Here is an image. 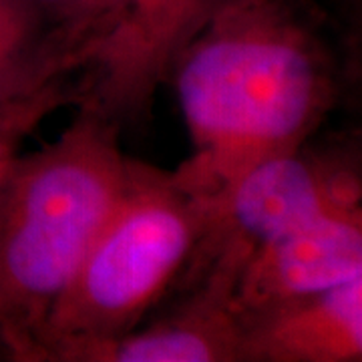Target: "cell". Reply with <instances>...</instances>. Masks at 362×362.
<instances>
[{"label":"cell","instance_id":"ba28073f","mask_svg":"<svg viewBox=\"0 0 362 362\" xmlns=\"http://www.w3.org/2000/svg\"><path fill=\"white\" fill-rule=\"evenodd\" d=\"M242 320L226 300L194 290L175 312L89 349L78 362H240Z\"/></svg>","mask_w":362,"mask_h":362},{"label":"cell","instance_id":"8992f818","mask_svg":"<svg viewBox=\"0 0 362 362\" xmlns=\"http://www.w3.org/2000/svg\"><path fill=\"white\" fill-rule=\"evenodd\" d=\"M362 276V207L328 214L259 246L240 270L230 308L246 320Z\"/></svg>","mask_w":362,"mask_h":362},{"label":"cell","instance_id":"3957f363","mask_svg":"<svg viewBox=\"0 0 362 362\" xmlns=\"http://www.w3.org/2000/svg\"><path fill=\"white\" fill-rule=\"evenodd\" d=\"M207 209L209 197L173 173L135 163L123 199L42 324L35 361L78 362L139 326L187 268Z\"/></svg>","mask_w":362,"mask_h":362},{"label":"cell","instance_id":"9c48e42d","mask_svg":"<svg viewBox=\"0 0 362 362\" xmlns=\"http://www.w3.org/2000/svg\"><path fill=\"white\" fill-rule=\"evenodd\" d=\"M71 52L33 0H0V111L59 89Z\"/></svg>","mask_w":362,"mask_h":362},{"label":"cell","instance_id":"7a4b0ae2","mask_svg":"<svg viewBox=\"0 0 362 362\" xmlns=\"http://www.w3.org/2000/svg\"><path fill=\"white\" fill-rule=\"evenodd\" d=\"M115 123L83 109L51 145L18 157L0 206V344L35 361L37 338L129 187Z\"/></svg>","mask_w":362,"mask_h":362},{"label":"cell","instance_id":"8fae6325","mask_svg":"<svg viewBox=\"0 0 362 362\" xmlns=\"http://www.w3.org/2000/svg\"><path fill=\"white\" fill-rule=\"evenodd\" d=\"M63 101L65 93L54 89L35 101L0 111V206L14 165L21 157L25 137L39 125L42 117L51 115V111H54Z\"/></svg>","mask_w":362,"mask_h":362},{"label":"cell","instance_id":"277c9868","mask_svg":"<svg viewBox=\"0 0 362 362\" xmlns=\"http://www.w3.org/2000/svg\"><path fill=\"white\" fill-rule=\"evenodd\" d=\"M361 175L350 161L304 145L262 161L209 195L204 232L183 274L194 290L230 304L233 284L259 246L328 214L361 206Z\"/></svg>","mask_w":362,"mask_h":362},{"label":"cell","instance_id":"30bf717a","mask_svg":"<svg viewBox=\"0 0 362 362\" xmlns=\"http://www.w3.org/2000/svg\"><path fill=\"white\" fill-rule=\"evenodd\" d=\"M52 28V33L71 52L75 66L81 49L103 35L115 21L121 0H33Z\"/></svg>","mask_w":362,"mask_h":362},{"label":"cell","instance_id":"5b68a950","mask_svg":"<svg viewBox=\"0 0 362 362\" xmlns=\"http://www.w3.org/2000/svg\"><path fill=\"white\" fill-rule=\"evenodd\" d=\"M220 0H121L115 21L78 52L93 85L83 109L109 121L143 115L185 45Z\"/></svg>","mask_w":362,"mask_h":362},{"label":"cell","instance_id":"52a82bcc","mask_svg":"<svg viewBox=\"0 0 362 362\" xmlns=\"http://www.w3.org/2000/svg\"><path fill=\"white\" fill-rule=\"evenodd\" d=\"M362 276L242 320L240 362H358Z\"/></svg>","mask_w":362,"mask_h":362},{"label":"cell","instance_id":"6da1fadb","mask_svg":"<svg viewBox=\"0 0 362 362\" xmlns=\"http://www.w3.org/2000/svg\"><path fill=\"white\" fill-rule=\"evenodd\" d=\"M168 81L192 139L173 175L207 197L306 145L338 95L330 47L292 0H220Z\"/></svg>","mask_w":362,"mask_h":362}]
</instances>
